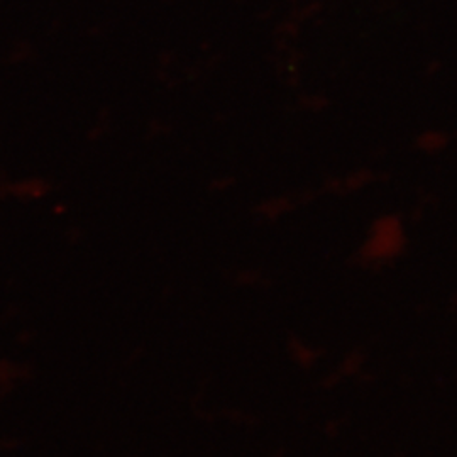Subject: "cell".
I'll use <instances>...</instances> for the list:
<instances>
[{"mask_svg":"<svg viewBox=\"0 0 457 457\" xmlns=\"http://www.w3.org/2000/svg\"><path fill=\"white\" fill-rule=\"evenodd\" d=\"M376 180V173L371 168H358L354 171H349L345 177L339 180V187H343L345 192H356L364 187H368L371 181Z\"/></svg>","mask_w":457,"mask_h":457,"instance_id":"cell-2","label":"cell"},{"mask_svg":"<svg viewBox=\"0 0 457 457\" xmlns=\"http://www.w3.org/2000/svg\"><path fill=\"white\" fill-rule=\"evenodd\" d=\"M451 145V134L442 129H425L415 139V147L427 156L441 154Z\"/></svg>","mask_w":457,"mask_h":457,"instance_id":"cell-1","label":"cell"}]
</instances>
